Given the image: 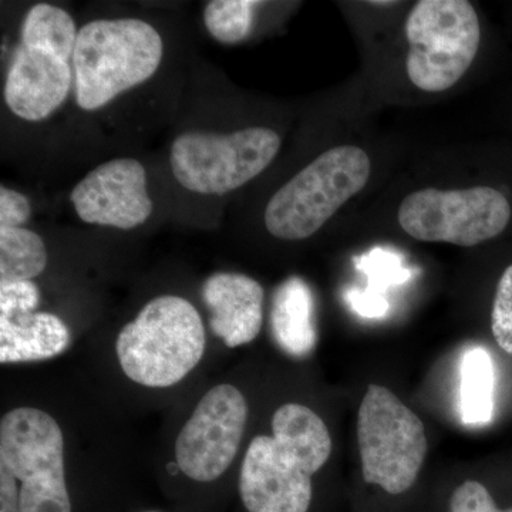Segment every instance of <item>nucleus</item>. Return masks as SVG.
<instances>
[{"label":"nucleus","mask_w":512,"mask_h":512,"mask_svg":"<svg viewBox=\"0 0 512 512\" xmlns=\"http://www.w3.org/2000/svg\"><path fill=\"white\" fill-rule=\"evenodd\" d=\"M272 436L249 444L239 476L248 512H308L312 476L328 463L332 439L318 414L288 403L272 417Z\"/></svg>","instance_id":"obj_1"},{"label":"nucleus","mask_w":512,"mask_h":512,"mask_svg":"<svg viewBox=\"0 0 512 512\" xmlns=\"http://www.w3.org/2000/svg\"><path fill=\"white\" fill-rule=\"evenodd\" d=\"M160 33L144 20L99 19L79 30L73 55L74 93L80 109L99 110L147 82L163 60Z\"/></svg>","instance_id":"obj_2"},{"label":"nucleus","mask_w":512,"mask_h":512,"mask_svg":"<svg viewBox=\"0 0 512 512\" xmlns=\"http://www.w3.org/2000/svg\"><path fill=\"white\" fill-rule=\"evenodd\" d=\"M205 329L200 313L180 296H158L127 323L117 338L121 369L147 387L180 383L201 362Z\"/></svg>","instance_id":"obj_3"},{"label":"nucleus","mask_w":512,"mask_h":512,"mask_svg":"<svg viewBox=\"0 0 512 512\" xmlns=\"http://www.w3.org/2000/svg\"><path fill=\"white\" fill-rule=\"evenodd\" d=\"M370 171V158L362 148L340 146L320 154L269 200L266 229L285 241L312 237L365 188Z\"/></svg>","instance_id":"obj_4"},{"label":"nucleus","mask_w":512,"mask_h":512,"mask_svg":"<svg viewBox=\"0 0 512 512\" xmlns=\"http://www.w3.org/2000/svg\"><path fill=\"white\" fill-rule=\"evenodd\" d=\"M363 480L387 494L409 491L419 477L429 443L426 427L393 392L370 383L357 414Z\"/></svg>","instance_id":"obj_5"},{"label":"nucleus","mask_w":512,"mask_h":512,"mask_svg":"<svg viewBox=\"0 0 512 512\" xmlns=\"http://www.w3.org/2000/svg\"><path fill=\"white\" fill-rule=\"evenodd\" d=\"M406 70L423 92L450 89L470 69L481 42L480 20L467 0H420L406 20Z\"/></svg>","instance_id":"obj_6"},{"label":"nucleus","mask_w":512,"mask_h":512,"mask_svg":"<svg viewBox=\"0 0 512 512\" xmlns=\"http://www.w3.org/2000/svg\"><path fill=\"white\" fill-rule=\"evenodd\" d=\"M0 470L20 483V512H72L63 433L50 414L18 407L2 417Z\"/></svg>","instance_id":"obj_7"},{"label":"nucleus","mask_w":512,"mask_h":512,"mask_svg":"<svg viewBox=\"0 0 512 512\" xmlns=\"http://www.w3.org/2000/svg\"><path fill=\"white\" fill-rule=\"evenodd\" d=\"M281 148L271 128L252 127L232 134L190 131L175 138L171 170L188 191L222 195L258 177Z\"/></svg>","instance_id":"obj_8"},{"label":"nucleus","mask_w":512,"mask_h":512,"mask_svg":"<svg viewBox=\"0 0 512 512\" xmlns=\"http://www.w3.org/2000/svg\"><path fill=\"white\" fill-rule=\"evenodd\" d=\"M397 218L403 231L419 241L474 247L507 228L511 205L504 194L491 187L451 191L426 188L404 198Z\"/></svg>","instance_id":"obj_9"},{"label":"nucleus","mask_w":512,"mask_h":512,"mask_svg":"<svg viewBox=\"0 0 512 512\" xmlns=\"http://www.w3.org/2000/svg\"><path fill=\"white\" fill-rule=\"evenodd\" d=\"M248 403L231 384H218L202 397L175 441V458L185 476L211 483L231 466L244 437Z\"/></svg>","instance_id":"obj_10"},{"label":"nucleus","mask_w":512,"mask_h":512,"mask_svg":"<svg viewBox=\"0 0 512 512\" xmlns=\"http://www.w3.org/2000/svg\"><path fill=\"white\" fill-rule=\"evenodd\" d=\"M86 224L133 229L153 212L147 191L146 168L134 158H117L86 175L70 195Z\"/></svg>","instance_id":"obj_11"},{"label":"nucleus","mask_w":512,"mask_h":512,"mask_svg":"<svg viewBox=\"0 0 512 512\" xmlns=\"http://www.w3.org/2000/svg\"><path fill=\"white\" fill-rule=\"evenodd\" d=\"M72 60L52 50L20 43L5 83V101L13 114L42 121L66 101L73 86Z\"/></svg>","instance_id":"obj_12"},{"label":"nucleus","mask_w":512,"mask_h":512,"mask_svg":"<svg viewBox=\"0 0 512 512\" xmlns=\"http://www.w3.org/2000/svg\"><path fill=\"white\" fill-rule=\"evenodd\" d=\"M264 298L261 284L242 274L220 272L202 286V299L211 312L212 333L228 348L248 345L259 335Z\"/></svg>","instance_id":"obj_13"},{"label":"nucleus","mask_w":512,"mask_h":512,"mask_svg":"<svg viewBox=\"0 0 512 512\" xmlns=\"http://www.w3.org/2000/svg\"><path fill=\"white\" fill-rule=\"evenodd\" d=\"M66 323L47 312L0 313V363L35 362L59 356L69 346Z\"/></svg>","instance_id":"obj_14"},{"label":"nucleus","mask_w":512,"mask_h":512,"mask_svg":"<svg viewBox=\"0 0 512 512\" xmlns=\"http://www.w3.org/2000/svg\"><path fill=\"white\" fill-rule=\"evenodd\" d=\"M271 330L276 345L286 355L305 359L316 348L315 298L298 276L278 286L272 299Z\"/></svg>","instance_id":"obj_15"},{"label":"nucleus","mask_w":512,"mask_h":512,"mask_svg":"<svg viewBox=\"0 0 512 512\" xmlns=\"http://www.w3.org/2000/svg\"><path fill=\"white\" fill-rule=\"evenodd\" d=\"M357 268L369 276V288L363 292L348 293L349 305L366 318H380L389 309L382 289L403 284L410 278V271L404 268L399 255L383 248L372 249L369 254L357 259Z\"/></svg>","instance_id":"obj_16"},{"label":"nucleus","mask_w":512,"mask_h":512,"mask_svg":"<svg viewBox=\"0 0 512 512\" xmlns=\"http://www.w3.org/2000/svg\"><path fill=\"white\" fill-rule=\"evenodd\" d=\"M493 360L481 348L468 349L461 362V416L468 426H481L493 417Z\"/></svg>","instance_id":"obj_17"},{"label":"nucleus","mask_w":512,"mask_h":512,"mask_svg":"<svg viewBox=\"0 0 512 512\" xmlns=\"http://www.w3.org/2000/svg\"><path fill=\"white\" fill-rule=\"evenodd\" d=\"M47 265L45 242L29 229L0 228V284L32 281Z\"/></svg>","instance_id":"obj_18"},{"label":"nucleus","mask_w":512,"mask_h":512,"mask_svg":"<svg viewBox=\"0 0 512 512\" xmlns=\"http://www.w3.org/2000/svg\"><path fill=\"white\" fill-rule=\"evenodd\" d=\"M77 36L79 32L72 16L47 3L33 6L22 26L23 45L52 50L72 62Z\"/></svg>","instance_id":"obj_19"},{"label":"nucleus","mask_w":512,"mask_h":512,"mask_svg":"<svg viewBox=\"0 0 512 512\" xmlns=\"http://www.w3.org/2000/svg\"><path fill=\"white\" fill-rule=\"evenodd\" d=\"M259 2L251 0H214L204 10V23L218 42L235 45L247 39Z\"/></svg>","instance_id":"obj_20"},{"label":"nucleus","mask_w":512,"mask_h":512,"mask_svg":"<svg viewBox=\"0 0 512 512\" xmlns=\"http://www.w3.org/2000/svg\"><path fill=\"white\" fill-rule=\"evenodd\" d=\"M491 330L495 342L512 356V265L505 269L495 292Z\"/></svg>","instance_id":"obj_21"},{"label":"nucleus","mask_w":512,"mask_h":512,"mask_svg":"<svg viewBox=\"0 0 512 512\" xmlns=\"http://www.w3.org/2000/svg\"><path fill=\"white\" fill-rule=\"evenodd\" d=\"M450 512H512V508L501 510L485 485L468 480L451 495Z\"/></svg>","instance_id":"obj_22"},{"label":"nucleus","mask_w":512,"mask_h":512,"mask_svg":"<svg viewBox=\"0 0 512 512\" xmlns=\"http://www.w3.org/2000/svg\"><path fill=\"white\" fill-rule=\"evenodd\" d=\"M39 302V288L32 281L0 284V313L35 311Z\"/></svg>","instance_id":"obj_23"},{"label":"nucleus","mask_w":512,"mask_h":512,"mask_svg":"<svg viewBox=\"0 0 512 512\" xmlns=\"http://www.w3.org/2000/svg\"><path fill=\"white\" fill-rule=\"evenodd\" d=\"M29 198L10 188H0V228H18L29 221Z\"/></svg>","instance_id":"obj_24"},{"label":"nucleus","mask_w":512,"mask_h":512,"mask_svg":"<svg viewBox=\"0 0 512 512\" xmlns=\"http://www.w3.org/2000/svg\"><path fill=\"white\" fill-rule=\"evenodd\" d=\"M0 512H20L18 481L5 470H0Z\"/></svg>","instance_id":"obj_25"},{"label":"nucleus","mask_w":512,"mask_h":512,"mask_svg":"<svg viewBox=\"0 0 512 512\" xmlns=\"http://www.w3.org/2000/svg\"><path fill=\"white\" fill-rule=\"evenodd\" d=\"M372 5L386 6V5H393V2H372Z\"/></svg>","instance_id":"obj_26"},{"label":"nucleus","mask_w":512,"mask_h":512,"mask_svg":"<svg viewBox=\"0 0 512 512\" xmlns=\"http://www.w3.org/2000/svg\"><path fill=\"white\" fill-rule=\"evenodd\" d=\"M146 512H157V511H146Z\"/></svg>","instance_id":"obj_27"}]
</instances>
